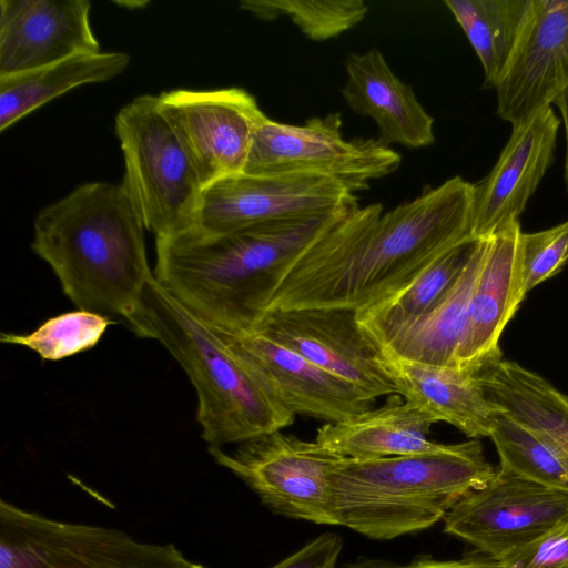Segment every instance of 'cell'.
<instances>
[{
  "label": "cell",
  "instance_id": "obj_1",
  "mask_svg": "<svg viewBox=\"0 0 568 568\" xmlns=\"http://www.w3.org/2000/svg\"><path fill=\"white\" fill-rule=\"evenodd\" d=\"M475 199L476 185L454 176L386 213L379 203L352 209L282 272L263 313L378 305L473 239Z\"/></svg>",
  "mask_w": 568,
  "mask_h": 568
},
{
  "label": "cell",
  "instance_id": "obj_2",
  "mask_svg": "<svg viewBox=\"0 0 568 568\" xmlns=\"http://www.w3.org/2000/svg\"><path fill=\"white\" fill-rule=\"evenodd\" d=\"M351 210L226 233L191 229L156 237L154 276L206 324L226 331L250 329L282 272Z\"/></svg>",
  "mask_w": 568,
  "mask_h": 568
},
{
  "label": "cell",
  "instance_id": "obj_3",
  "mask_svg": "<svg viewBox=\"0 0 568 568\" xmlns=\"http://www.w3.org/2000/svg\"><path fill=\"white\" fill-rule=\"evenodd\" d=\"M144 230L121 184L88 182L38 213L31 248L79 310L125 321L154 275Z\"/></svg>",
  "mask_w": 568,
  "mask_h": 568
},
{
  "label": "cell",
  "instance_id": "obj_4",
  "mask_svg": "<svg viewBox=\"0 0 568 568\" xmlns=\"http://www.w3.org/2000/svg\"><path fill=\"white\" fill-rule=\"evenodd\" d=\"M495 473L479 439L437 454L341 457L329 473L336 524L375 540L415 534Z\"/></svg>",
  "mask_w": 568,
  "mask_h": 568
},
{
  "label": "cell",
  "instance_id": "obj_5",
  "mask_svg": "<svg viewBox=\"0 0 568 568\" xmlns=\"http://www.w3.org/2000/svg\"><path fill=\"white\" fill-rule=\"evenodd\" d=\"M125 323L138 336L159 342L189 376L209 448L242 444L292 425L295 416L154 275Z\"/></svg>",
  "mask_w": 568,
  "mask_h": 568
},
{
  "label": "cell",
  "instance_id": "obj_6",
  "mask_svg": "<svg viewBox=\"0 0 568 568\" xmlns=\"http://www.w3.org/2000/svg\"><path fill=\"white\" fill-rule=\"evenodd\" d=\"M115 133L125 164L120 184L145 230L164 237L193 229L203 185L158 97L142 94L125 104L115 116Z\"/></svg>",
  "mask_w": 568,
  "mask_h": 568
},
{
  "label": "cell",
  "instance_id": "obj_7",
  "mask_svg": "<svg viewBox=\"0 0 568 568\" xmlns=\"http://www.w3.org/2000/svg\"><path fill=\"white\" fill-rule=\"evenodd\" d=\"M0 568H209L173 544L64 523L0 501Z\"/></svg>",
  "mask_w": 568,
  "mask_h": 568
},
{
  "label": "cell",
  "instance_id": "obj_8",
  "mask_svg": "<svg viewBox=\"0 0 568 568\" xmlns=\"http://www.w3.org/2000/svg\"><path fill=\"white\" fill-rule=\"evenodd\" d=\"M338 112L302 125L266 119L258 128L244 169L248 174L306 173L333 179L354 194L394 173L402 156L378 139L344 138Z\"/></svg>",
  "mask_w": 568,
  "mask_h": 568
},
{
  "label": "cell",
  "instance_id": "obj_9",
  "mask_svg": "<svg viewBox=\"0 0 568 568\" xmlns=\"http://www.w3.org/2000/svg\"><path fill=\"white\" fill-rule=\"evenodd\" d=\"M215 462L243 480L272 513L337 526L329 473L341 458L316 440L275 430L240 444L232 453L209 448Z\"/></svg>",
  "mask_w": 568,
  "mask_h": 568
},
{
  "label": "cell",
  "instance_id": "obj_10",
  "mask_svg": "<svg viewBox=\"0 0 568 568\" xmlns=\"http://www.w3.org/2000/svg\"><path fill=\"white\" fill-rule=\"evenodd\" d=\"M568 520V490L499 468L464 495L443 518L445 532L503 561Z\"/></svg>",
  "mask_w": 568,
  "mask_h": 568
},
{
  "label": "cell",
  "instance_id": "obj_11",
  "mask_svg": "<svg viewBox=\"0 0 568 568\" xmlns=\"http://www.w3.org/2000/svg\"><path fill=\"white\" fill-rule=\"evenodd\" d=\"M342 183L306 173H237L203 189L194 230L226 233L252 225L327 215L358 206Z\"/></svg>",
  "mask_w": 568,
  "mask_h": 568
},
{
  "label": "cell",
  "instance_id": "obj_12",
  "mask_svg": "<svg viewBox=\"0 0 568 568\" xmlns=\"http://www.w3.org/2000/svg\"><path fill=\"white\" fill-rule=\"evenodd\" d=\"M203 189L244 171L255 134L267 119L256 99L242 88L178 89L158 95Z\"/></svg>",
  "mask_w": 568,
  "mask_h": 568
},
{
  "label": "cell",
  "instance_id": "obj_13",
  "mask_svg": "<svg viewBox=\"0 0 568 568\" xmlns=\"http://www.w3.org/2000/svg\"><path fill=\"white\" fill-rule=\"evenodd\" d=\"M373 399L399 394L382 348L344 308L268 311L254 327Z\"/></svg>",
  "mask_w": 568,
  "mask_h": 568
},
{
  "label": "cell",
  "instance_id": "obj_14",
  "mask_svg": "<svg viewBox=\"0 0 568 568\" xmlns=\"http://www.w3.org/2000/svg\"><path fill=\"white\" fill-rule=\"evenodd\" d=\"M209 326L294 416L337 423L374 407L375 399L256 328L226 331Z\"/></svg>",
  "mask_w": 568,
  "mask_h": 568
},
{
  "label": "cell",
  "instance_id": "obj_15",
  "mask_svg": "<svg viewBox=\"0 0 568 568\" xmlns=\"http://www.w3.org/2000/svg\"><path fill=\"white\" fill-rule=\"evenodd\" d=\"M568 85V0H531L519 45L496 85L497 115L513 126Z\"/></svg>",
  "mask_w": 568,
  "mask_h": 568
},
{
  "label": "cell",
  "instance_id": "obj_16",
  "mask_svg": "<svg viewBox=\"0 0 568 568\" xmlns=\"http://www.w3.org/2000/svg\"><path fill=\"white\" fill-rule=\"evenodd\" d=\"M560 120L550 106L513 126L489 174L476 185L471 234L487 239L519 221L554 162Z\"/></svg>",
  "mask_w": 568,
  "mask_h": 568
},
{
  "label": "cell",
  "instance_id": "obj_17",
  "mask_svg": "<svg viewBox=\"0 0 568 568\" xmlns=\"http://www.w3.org/2000/svg\"><path fill=\"white\" fill-rule=\"evenodd\" d=\"M88 0H1L0 77L100 51Z\"/></svg>",
  "mask_w": 568,
  "mask_h": 568
},
{
  "label": "cell",
  "instance_id": "obj_18",
  "mask_svg": "<svg viewBox=\"0 0 568 568\" xmlns=\"http://www.w3.org/2000/svg\"><path fill=\"white\" fill-rule=\"evenodd\" d=\"M519 221L487 239L483 263L470 298L456 367L470 373L501 359L499 339L526 297L519 263Z\"/></svg>",
  "mask_w": 568,
  "mask_h": 568
},
{
  "label": "cell",
  "instance_id": "obj_19",
  "mask_svg": "<svg viewBox=\"0 0 568 568\" xmlns=\"http://www.w3.org/2000/svg\"><path fill=\"white\" fill-rule=\"evenodd\" d=\"M345 70L344 100L355 113L374 120L383 144L420 149L435 142L433 116L413 88L394 74L379 50L349 53Z\"/></svg>",
  "mask_w": 568,
  "mask_h": 568
},
{
  "label": "cell",
  "instance_id": "obj_20",
  "mask_svg": "<svg viewBox=\"0 0 568 568\" xmlns=\"http://www.w3.org/2000/svg\"><path fill=\"white\" fill-rule=\"evenodd\" d=\"M436 422L399 394L365 413L317 429L316 442L339 457L373 459L393 456L437 454L450 445L433 442L429 430Z\"/></svg>",
  "mask_w": 568,
  "mask_h": 568
},
{
  "label": "cell",
  "instance_id": "obj_21",
  "mask_svg": "<svg viewBox=\"0 0 568 568\" xmlns=\"http://www.w3.org/2000/svg\"><path fill=\"white\" fill-rule=\"evenodd\" d=\"M383 355L404 399L436 423L450 424L471 439L490 436L498 406L487 398L475 374L405 359L385 351Z\"/></svg>",
  "mask_w": 568,
  "mask_h": 568
},
{
  "label": "cell",
  "instance_id": "obj_22",
  "mask_svg": "<svg viewBox=\"0 0 568 568\" xmlns=\"http://www.w3.org/2000/svg\"><path fill=\"white\" fill-rule=\"evenodd\" d=\"M129 63L130 57L124 52H84L0 77V131L74 88L120 75Z\"/></svg>",
  "mask_w": 568,
  "mask_h": 568
},
{
  "label": "cell",
  "instance_id": "obj_23",
  "mask_svg": "<svg viewBox=\"0 0 568 568\" xmlns=\"http://www.w3.org/2000/svg\"><path fill=\"white\" fill-rule=\"evenodd\" d=\"M487 239H479L462 274L438 304L396 334L381 347L383 351L414 362L456 367V355L465 334L470 298Z\"/></svg>",
  "mask_w": 568,
  "mask_h": 568
},
{
  "label": "cell",
  "instance_id": "obj_24",
  "mask_svg": "<svg viewBox=\"0 0 568 568\" xmlns=\"http://www.w3.org/2000/svg\"><path fill=\"white\" fill-rule=\"evenodd\" d=\"M487 398L568 455V395L519 364L500 359L475 374Z\"/></svg>",
  "mask_w": 568,
  "mask_h": 568
},
{
  "label": "cell",
  "instance_id": "obj_25",
  "mask_svg": "<svg viewBox=\"0 0 568 568\" xmlns=\"http://www.w3.org/2000/svg\"><path fill=\"white\" fill-rule=\"evenodd\" d=\"M479 239H469L440 256L416 280L378 305L357 313L359 325L379 346L425 316L462 274Z\"/></svg>",
  "mask_w": 568,
  "mask_h": 568
},
{
  "label": "cell",
  "instance_id": "obj_26",
  "mask_svg": "<svg viewBox=\"0 0 568 568\" xmlns=\"http://www.w3.org/2000/svg\"><path fill=\"white\" fill-rule=\"evenodd\" d=\"M444 4L481 63L484 88L495 89L519 45L531 0H445Z\"/></svg>",
  "mask_w": 568,
  "mask_h": 568
},
{
  "label": "cell",
  "instance_id": "obj_27",
  "mask_svg": "<svg viewBox=\"0 0 568 568\" xmlns=\"http://www.w3.org/2000/svg\"><path fill=\"white\" fill-rule=\"evenodd\" d=\"M499 468L528 480L568 490V455L551 439L499 406L489 436Z\"/></svg>",
  "mask_w": 568,
  "mask_h": 568
},
{
  "label": "cell",
  "instance_id": "obj_28",
  "mask_svg": "<svg viewBox=\"0 0 568 568\" xmlns=\"http://www.w3.org/2000/svg\"><path fill=\"white\" fill-rule=\"evenodd\" d=\"M239 7L260 20L287 17L313 41L335 38L368 13L363 0H243Z\"/></svg>",
  "mask_w": 568,
  "mask_h": 568
},
{
  "label": "cell",
  "instance_id": "obj_29",
  "mask_svg": "<svg viewBox=\"0 0 568 568\" xmlns=\"http://www.w3.org/2000/svg\"><path fill=\"white\" fill-rule=\"evenodd\" d=\"M112 324L109 316L77 310L53 316L29 333H1L0 342L24 346L43 361H60L95 346Z\"/></svg>",
  "mask_w": 568,
  "mask_h": 568
},
{
  "label": "cell",
  "instance_id": "obj_30",
  "mask_svg": "<svg viewBox=\"0 0 568 568\" xmlns=\"http://www.w3.org/2000/svg\"><path fill=\"white\" fill-rule=\"evenodd\" d=\"M519 263L526 295L560 272L568 263V220L542 231L521 232Z\"/></svg>",
  "mask_w": 568,
  "mask_h": 568
},
{
  "label": "cell",
  "instance_id": "obj_31",
  "mask_svg": "<svg viewBox=\"0 0 568 568\" xmlns=\"http://www.w3.org/2000/svg\"><path fill=\"white\" fill-rule=\"evenodd\" d=\"M500 562L506 568H568V520Z\"/></svg>",
  "mask_w": 568,
  "mask_h": 568
},
{
  "label": "cell",
  "instance_id": "obj_32",
  "mask_svg": "<svg viewBox=\"0 0 568 568\" xmlns=\"http://www.w3.org/2000/svg\"><path fill=\"white\" fill-rule=\"evenodd\" d=\"M342 549V537L326 531L270 568H336Z\"/></svg>",
  "mask_w": 568,
  "mask_h": 568
},
{
  "label": "cell",
  "instance_id": "obj_33",
  "mask_svg": "<svg viewBox=\"0 0 568 568\" xmlns=\"http://www.w3.org/2000/svg\"><path fill=\"white\" fill-rule=\"evenodd\" d=\"M344 568H506L494 559H460L437 560L422 557L406 565H399L379 559H361L346 565Z\"/></svg>",
  "mask_w": 568,
  "mask_h": 568
},
{
  "label": "cell",
  "instance_id": "obj_34",
  "mask_svg": "<svg viewBox=\"0 0 568 568\" xmlns=\"http://www.w3.org/2000/svg\"><path fill=\"white\" fill-rule=\"evenodd\" d=\"M560 111L561 120L565 129L566 139V156L564 168L565 186L568 194V85L556 97L552 102Z\"/></svg>",
  "mask_w": 568,
  "mask_h": 568
},
{
  "label": "cell",
  "instance_id": "obj_35",
  "mask_svg": "<svg viewBox=\"0 0 568 568\" xmlns=\"http://www.w3.org/2000/svg\"><path fill=\"white\" fill-rule=\"evenodd\" d=\"M116 3L121 7H125L126 9H138L148 4V1H118Z\"/></svg>",
  "mask_w": 568,
  "mask_h": 568
}]
</instances>
